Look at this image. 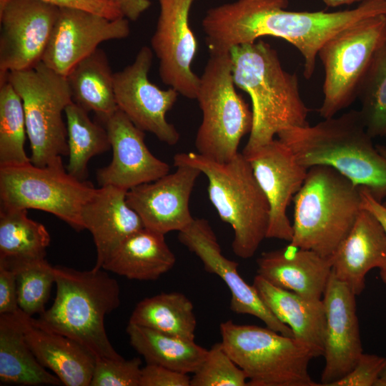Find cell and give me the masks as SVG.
<instances>
[{
    "mask_svg": "<svg viewBox=\"0 0 386 386\" xmlns=\"http://www.w3.org/2000/svg\"><path fill=\"white\" fill-rule=\"evenodd\" d=\"M67 128L69 163L66 171L84 180L87 164L94 156L111 148L105 127L89 117L88 112L72 102L65 109Z\"/></svg>",
    "mask_w": 386,
    "mask_h": 386,
    "instance_id": "1f68e13d",
    "label": "cell"
},
{
    "mask_svg": "<svg viewBox=\"0 0 386 386\" xmlns=\"http://www.w3.org/2000/svg\"><path fill=\"white\" fill-rule=\"evenodd\" d=\"M159 1L160 13L151 45L159 60L160 78L179 94L196 99L200 77L191 65L197 41L189 23L194 0Z\"/></svg>",
    "mask_w": 386,
    "mask_h": 386,
    "instance_id": "5bb4252c",
    "label": "cell"
},
{
    "mask_svg": "<svg viewBox=\"0 0 386 386\" xmlns=\"http://www.w3.org/2000/svg\"><path fill=\"white\" fill-rule=\"evenodd\" d=\"M386 43V14L362 19L341 30L320 48L324 70L323 102L319 114L335 117L357 98L378 51Z\"/></svg>",
    "mask_w": 386,
    "mask_h": 386,
    "instance_id": "30bf717a",
    "label": "cell"
},
{
    "mask_svg": "<svg viewBox=\"0 0 386 386\" xmlns=\"http://www.w3.org/2000/svg\"><path fill=\"white\" fill-rule=\"evenodd\" d=\"M0 380L19 385H59L37 360L25 337L22 311L0 315Z\"/></svg>",
    "mask_w": 386,
    "mask_h": 386,
    "instance_id": "4316f807",
    "label": "cell"
},
{
    "mask_svg": "<svg viewBox=\"0 0 386 386\" xmlns=\"http://www.w3.org/2000/svg\"><path fill=\"white\" fill-rule=\"evenodd\" d=\"M130 345L148 364L185 373H194L205 360L208 350L190 340L128 323Z\"/></svg>",
    "mask_w": 386,
    "mask_h": 386,
    "instance_id": "f1b7e54d",
    "label": "cell"
},
{
    "mask_svg": "<svg viewBox=\"0 0 386 386\" xmlns=\"http://www.w3.org/2000/svg\"><path fill=\"white\" fill-rule=\"evenodd\" d=\"M178 239L201 260L206 272L219 276L224 281L231 293L232 312L256 317L269 329L294 337L290 327L269 310L253 284L249 285L240 276L239 264L222 254L217 236L207 219L194 218L187 227L179 232Z\"/></svg>",
    "mask_w": 386,
    "mask_h": 386,
    "instance_id": "e0dca14e",
    "label": "cell"
},
{
    "mask_svg": "<svg viewBox=\"0 0 386 386\" xmlns=\"http://www.w3.org/2000/svg\"><path fill=\"white\" fill-rule=\"evenodd\" d=\"M124 17L136 21L151 5L149 0H113Z\"/></svg>",
    "mask_w": 386,
    "mask_h": 386,
    "instance_id": "7bdbcfd3",
    "label": "cell"
},
{
    "mask_svg": "<svg viewBox=\"0 0 386 386\" xmlns=\"http://www.w3.org/2000/svg\"><path fill=\"white\" fill-rule=\"evenodd\" d=\"M219 330L224 350L245 373L247 385H320L308 371L313 353L295 337L232 320L222 322Z\"/></svg>",
    "mask_w": 386,
    "mask_h": 386,
    "instance_id": "52a82bcc",
    "label": "cell"
},
{
    "mask_svg": "<svg viewBox=\"0 0 386 386\" xmlns=\"http://www.w3.org/2000/svg\"><path fill=\"white\" fill-rule=\"evenodd\" d=\"M243 154L269 205L266 237L290 242L293 229L287 209L303 184L308 169L279 139Z\"/></svg>",
    "mask_w": 386,
    "mask_h": 386,
    "instance_id": "9a60e30c",
    "label": "cell"
},
{
    "mask_svg": "<svg viewBox=\"0 0 386 386\" xmlns=\"http://www.w3.org/2000/svg\"><path fill=\"white\" fill-rule=\"evenodd\" d=\"M174 165H189L208 179L207 192L219 218L234 231L233 252L242 259L252 257L267 238L269 205L246 157L238 154L219 163L199 153H178Z\"/></svg>",
    "mask_w": 386,
    "mask_h": 386,
    "instance_id": "5b68a950",
    "label": "cell"
},
{
    "mask_svg": "<svg viewBox=\"0 0 386 386\" xmlns=\"http://www.w3.org/2000/svg\"><path fill=\"white\" fill-rule=\"evenodd\" d=\"M288 4V0H237L209 9L202 20L209 51H229L264 36L281 38L300 52L309 79L327 40L362 19L386 14V0H363L353 9L335 12L287 11Z\"/></svg>",
    "mask_w": 386,
    "mask_h": 386,
    "instance_id": "6da1fadb",
    "label": "cell"
},
{
    "mask_svg": "<svg viewBox=\"0 0 386 386\" xmlns=\"http://www.w3.org/2000/svg\"><path fill=\"white\" fill-rule=\"evenodd\" d=\"M385 367V357L362 353L353 369L331 386H376Z\"/></svg>",
    "mask_w": 386,
    "mask_h": 386,
    "instance_id": "74e56055",
    "label": "cell"
},
{
    "mask_svg": "<svg viewBox=\"0 0 386 386\" xmlns=\"http://www.w3.org/2000/svg\"><path fill=\"white\" fill-rule=\"evenodd\" d=\"M16 274L18 305L19 309L32 317L45 311L51 287L55 283L54 267L45 258L3 262Z\"/></svg>",
    "mask_w": 386,
    "mask_h": 386,
    "instance_id": "836d02e7",
    "label": "cell"
},
{
    "mask_svg": "<svg viewBox=\"0 0 386 386\" xmlns=\"http://www.w3.org/2000/svg\"><path fill=\"white\" fill-rule=\"evenodd\" d=\"M100 122L107 131L113 152L109 164L97 171L100 187L110 185L129 190L169 174V165L147 147L144 132L121 110L118 109Z\"/></svg>",
    "mask_w": 386,
    "mask_h": 386,
    "instance_id": "d6986e66",
    "label": "cell"
},
{
    "mask_svg": "<svg viewBox=\"0 0 386 386\" xmlns=\"http://www.w3.org/2000/svg\"><path fill=\"white\" fill-rule=\"evenodd\" d=\"M19 310L15 272L0 264V315L16 313Z\"/></svg>",
    "mask_w": 386,
    "mask_h": 386,
    "instance_id": "60d3db41",
    "label": "cell"
},
{
    "mask_svg": "<svg viewBox=\"0 0 386 386\" xmlns=\"http://www.w3.org/2000/svg\"><path fill=\"white\" fill-rule=\"evenodd\" d=\"M59 11L41 0L0 2V82L41 61Z\"/></svg>",
    "mask_w": 386,
    "mask_h": 386,
    "instance_id": "4fadbf2b",
    "label": "cell"
},
{
    "mask_svg": "<svg viewBox=\"0 0 386 386\" xmlns=\"http://www.w3.org/2000/svg\"><path fill=\"white\" fill-rule=\"evenodd\" d=\"M376 386H386V367L382 372Z\"/></svg>",
    "mask_w": 386,
    "mask_h": 386,
    "instance_id": "f6af8a7d",
    "label": "cell"
},
{
    "mask_svg": "<svg viewBox=\"0 0 386 386\" xmlns=\"http://www.w3.org/2000/svg\"><path fill=\"white\" fill-rule=\"evenodd\" d=\"M247 380L222 342H217L208 350L205 360L193 373L190 386H246Z\"/></svg>",
    "mask_w": 386,
    "mask_h": 386,
    "instance_id": "d590c367",
    "label": "cell"
},
{
    "mask_svg": "<svg viewBox=\"0 0 386 386\" xmlns=\"http://www.w3.org/2000/svg\"><path fill=\"white\" fill-rule=\"evenodd\" d=\"M360 193L362 208L367 209L375 216L381 223L386 234V207L382 202L377 200L367 188L360 187ZM380 276L381 280L386 286V268L380 271Z\"/></svg>",
    "mask_w": 386,
    "mask_h": 386,
    "instance_id": "b9f144b4",
    "label": "cell"
},
{
    "mask_svg": "<svg viewBox=\"0 0 386 386\" xmlns=\"http://www.w3.org/2000/svg\"><path fill=\"white\" fill-rule=\"evenodd\" d=\"M377 149H378L379 152L386 158V146L382 144H377L376 145ZM383 204L386 207V201L382 202Z\"/></svg>",
    "mask_w": 386,
    "mask_h": 386,
    "instance_id": "bcb514c9",
    "label": "cell"
},
{
    "mask_svg": "<svg viewBox=\"0 0 386 386\" xmlns=\"http://www.w3.org/2000/svg\"><path fill=\"white\" fill-rule=\"evenodd\" d=\"M56 297L52 305L32 322L41 329L68 337L83 345L96 357H122L109 341L107 315L120 304L117 281L104 271H79L54 267Z\"/></svg>",
    "mask_w": 386,
    "mask_h": 386,
    "instance_id": "277c9868",
    "label": "cell"
},
{
    "mask_svg": "<svg viewBox=\"0 0 386 386\" xmlns=\"http://www.w3.org/2000/svg\"><path fill=\"white\" fill-rule=\"evenodd\" d=\"M194 309L193 303L184 294L162 292L140 301L129 322L194 340L197 319Z\"/></svg>",
    "mask_w": 386,
    "mask_h": 386,
    "instance_id": "f546056e",
    "label": "cell"
},
{
    "mask_svg": "<svg viewBox=\"0 0 386 386\" xmlns=\"http://www.w3.org/2000/svg\"><path fill=\"white\" fill-rule=\"evenodd\" d=\"M332 260V274L356 296L364 290L370 270L386 268V234L372 212L362 208Z\"/></svg>",
    "mask_w": 386,
    "mask_h": 386,
    "instance_id": "7402d4cb",
    "label": "cell"
},
{
    "mask_svg": "<svg viewBox=\"0 0 386 386\" xmlns=\"http://www.w3.org/2000/svg\"><path fill=\"white\" fill-rule=\"evenodd\" d=\"M26 136L22 100L6 79L0 82V167L30 162L24 149Z\"/></svg>",
    "mask_w": 386,
    "mask_h": 386,
    "instance_id": "d6a6232c",
    "label": "cell"
},
{
    "mask_svg": "<svg viewBox=\"0 0 386 386\" xmlns=\"http://www.w3.org/2000/svg\"><path fill=\"white\" fill-rule=\"evenodd\" d=\"M355 297L347 285L332 273L322 297L325 366L320 385L331 386L342 378L363 353Z\"/></svg>",
    "mask_w": 386,
    "mask_h": 386,
    "instance_id": "ac0fdd59",
    "label": "cell"
},
{
    "mask_svg": "<svg viewBox=\"0 0 386 386\" xmlns=\"http://www.w3.org/2000/svg\"><path fill=\"white\" fill-rule=\"evenodd\" d=\"M95 189L91 182L71 175L63 163L0 167L1 210L44 211L76 231L84 229L81 210Z\"/></svg>",
    "mask_w": 386,
    "mask_h": 386,
    "instance_id": "8fae6325",
    "label": "cell"
},
{
    "mask_svg": "<svg viewBox=\"0 0 386 386\" xmlns=\"http://www.w3.org/2000/svg\"><path fill=\"white\" fill-rule=\"evenodd\" d=\"M128 190L114 186L96 188L81 210L84 229H88L96 249L95 269L102 266L129 236L143 229L139 214L128 204Z\"/></svg>",
    "mask_w": 386,
    "mask_h": 386,
    "instance_id": "44dd1931",
    "label": "cell"
},
{
    "mask_svg": "<svg viewBox=\"0 0 386 386\" xmlns=\"http://www.w3.org/2000/svg\"><path fill=\"white\" fill-rule=\"evenodd\" d=\"M190 381L188 374L147 363L142 367L139 386H190Z\"/></svg>",
    "mask_w": 386,
    "mask_h": 386,
    "instance_id": "f35d334b",
    "label": "cell"
},
{
    "mask_svg": "<svg viewBox=\"0 0 386 386\" xmlns=\"http://www.w3.org/2000/svg\"><path fill=\"white\" fill-rule=\"evenodd\" d=\"M229 54L234 85L252 101V127L242 153L272 142L284 129L309 125L297 75L283 69L274 48L259 40L233 46Z\"/></svg>",
    "mask_w": 386,
    "mask_h": 386,
    "instance_id": "7a4b0ae2",
    "label": "cell"
},
{
    "mask_svg": "<svg viewBox=\"0 0 386 386\" xmlns=\"http://www.w3.org/2000/svg\"><path fill=\"white\" fill-rule=\"evenodd\" d=\"M257 265V274L270 284L307 298L322 300L332 260L290 243L262 253Z\"/></svg>",
    "mask_w": 386,
    "mask_h": 386,
    "instance_id": "603a6c76",
    "label": "cell"
},
{
    "mask_svg": "<svg viewBox=\"0 0 386 386\" xmlns=\"http://www.w3.org/2000/svg\"><path fill=\"white\" fill-rule=\"evenodd\" d=\"M359 110L368 134L386 137V43L376 54L364 79Z\"/></svg>",
    "mask_w": 386,
    "mask_h": 386,
    "instance_id": "e575fe53",
    "label": "cell"
},
{
    "mask_svg": "<svg viewBox=\"0 0 386 386\" xmlns=\"http://www.w3.org/2000/svg\"><path fill=\"white\" fill-rule=\"evenodd\" d=\"M5 79L21 97L30 144V162L37 167L63 163L69 155L63 112L73 102L64 75L40 61L34 66L9 72Z\"/></svg>",
    "mask_w": 386,
    "mask_h": 386,
    "instance_id": "9c48e42d",
    "label": "cell"
},
{
    "mask_svg": "<svg viewBox=\"0 0 386 386\" xmlns=\"http://www.w3.org/2000/svg\"><path fill=\"white\" fill-rule=\"evenodd\" d=\"M114 74L107 54L97 48L78 62L66 76L73 102L86 112H94L99 119L117 109Z\"/></svg>",
    "mask_w": 386,
    "mask_h": 386,
    "instance_id": "83f0119b",
    "label": "cell"
},
{
    "mask_svg": "<svg viewBox=\"0 0 386 386\" xmlns=\"http://www.w3.org/2000/svg\"><path fill=\"white\" fill-rule=\"evenodd\" d=\"M164 235L145 227L133 233L116 248L102 269L129 279H158L176 263Z\"/></svg>",
    "mask_w": 386,
    "mask_h": 386,
    "instance_id": "484cf974",
    "label": "cell"
},
{
    "mask_svg": "<svg viewBox=\"0 0 386 386\" xmlns=\"http://www.w3.org/2000/svg\"><path fill=\"white\" fill-rule=\"evenodd\" d=\"M129 34V20L125 17L110 19L85 10L59 8L41 61L66 76L102 42L122 39Z\"/></svg>",
    "mask_w": 386,
    "mask_h": 386,
    "instance_id": "2e32d148",
    "label": "cell"
},
{
    "mask_svg": "<svg viewBox=\"0 0 386 386\" xmlns=\"http://www.w3.org/2000/svg\"><path fill=\"white\" fill-rule=\"evenodd\" d=\"M142 360L96 357L91 386H139Z\"/></svg>",
    "mask_w": 386,
    "mask_h": 386,
    "instance_id": "8d00e7d4",
    "label": "cell"
},
{
    "mask_svg": "<svg viewBox=\"0 0 386 386\" xmlns=\"http://www.w3.org/2000/svg\"><path fill=\"white\" fill-rule=\"evenodd\" d=\"M209 51L196 98L202 121L195 147L199 154L226 163L238 154L242 138L250 133L253 115L235 89L229 51Z\"/></svg>",
    "mask_w": 386,
    "mask_h": 386,
    "instance_id": "ba28073f",
    "label": "cell"
},
{
    "mask_svg": "<svg viewBox=\"0 0 386 386\" xmlns=\"http://www.w3.org/2000/svg\"><path fill=\"white\" fill-rule=\"evenodd\" d=\"M293 202L290 243L327 258L333 256L362 209L360 187L325 165L307 169Z\"/></svg>",
    "mask_w": 386,
    "mask_h": 386,
    "instance_id": "8992f818",
    "label": "cell"
},
{
    "mask_svg": "<svg viewBox=\"0 0 386 386\" xmlns=\"http://www.w3.org/2000/svg\"><path fill=\"white\" fill-rule=\"evenodd\" d=\"M176 167L174 173L136 186L127 193L128 204L139 214L144 227L163 234L179 232L194 219L189 202L202 172L189 165Z\"/></svg>",
    "mask_w": 386,
    "mask_h": 386,
    "instance_id": "ffe728a7",
    "label": "cell"
},
{
    "mask_svg": "<svg viewBox=\"0 0 386 386\" xmlns=\"http://www.w3.org/2000/svg\"><path fill=\"white\" fill-rule=\"evenodd\" d=\"M152 59V49L142 46L131 64L114 74L117 105L139 129L152 133L168 145H174L180 136L167 121L166 114L179 93L171 87L162 89L149 80Z\"/></svg>",
    "mask_w": 386,
    "mask_h": 386,
    "instance_id": "7c38bea8",
    "label": "cell"
},
{
    "mask_svg": "<svg viewBox=\"0 0 386 386\" xmlns=\"http://www.w3.org/2000/svg\"><path fill=\"white\" fill-rule=\"evenodd\" d=\"M50 234L44 224L27 216V209L0 211V261L45 258Z\"/></svg>",
    "mask_w": 386,
    "mask_h": 386,
    "instance_id": "4dcf8cb0",
    "label": "cell"
},
{
    "mask_svg": "<svg viewBox=\"0 0 386 386\" xmlns=\"http://www.w3.org/2000/svg\"><path fill=\"white\" fill-rule=\"evenodd\" d=\"M26 340L39 362L66 386H90L96 357L64 335L35 325L22 312Z\"/></svg>",
    "mask_w": 386,
    "mask_h": 386,
    "instance_id": "cb8c5ba5",
    "label": "cell"
},
{
    "mask_svg": "<svg viewBox=\"0 0 386 386\" xmlns=\"http://www.w3.org/2000/svg\"><path fill=\"white\" fill-rule=\"evenodd\" d=\"M277 137L305 168L330 167L367 188L379 202L386 197V158L374 145L360 111L324 119L314 126L290 127Z\"/></svg>",
    "mask_w": 386,
    "mask_h": 386,
    "instance_id": "3957f363",
    "label": "cell"
},
{
    "mask_svg": "<svg viewBox=\"0 0 386 386\" xmlns=\"http://www.w3.org/2000/svg\"><path fill=\"white\" fill-rule=\"evenodd\" d=\"M253 286L269 310L292 330L294 337L315 357L323 356L325 313L322 300L310 299L277 287L257 274Z\"/></svg>",
    "mask_w": 386,
    "mask_h": 386,
    "instance_id": "d4e9b609",
    "label": "cell"
},
{
    "mask_svg": "<svg viewBox=\"0 0 386 386\" xmlns=\"http://www.w3.org/2000/svg\"><path fill=\"white\" fill-rule=\"evenodd\" d=\"M329 7H337L342 5H350L363 0H322Z\"/></svg>",
    "mask_w": 386,
    "mask_h": 386,
    "instance_id": "ee69618b",
    "label": "cell"
},
{
    "mask_svg": "<svg viewBox=\"0 0 386 386\" xmlns=\"http://www.w3.org/2000/svg\"><path fill=\"white\" fill-rule=\"evenodd\" d=\"M59 8H73L101 15L110 19L124 17L113 0H41Z\"/></svg>",
    "mask_w": 386,
    "mask_h": 386,
    "instance_id": "ab89813d",
    "label": "cell"
}]
</instances>
